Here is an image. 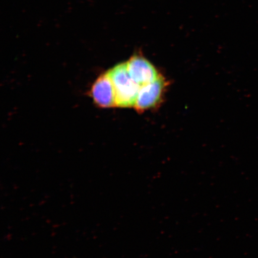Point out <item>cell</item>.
<instances>
[{"mask_svg": "<svg viewBox=\"0 0 258 258\" xmlns=\"http://www.w3.org/2000/svg\"><path fill=\"white\" fill-rule=\"evenodd\" d=\"M90 96L96 105L100 108L116 106L114 86L108 72L100 76L93 84Z\"/></svg>", "mask_w": 258, "mask_h": 258, "instance_id": "obj_4", "label": "cell"}, {"mask_svg": "<svg viewBox=\"0 0 258 258\" xmlns=\"http://www.w3.org/2000/svg\"><path fill=\"white\" fill-rule=\"evenodd\" d=\"M125 63L128 74L140 86L152 82L160 76L154 64L141 53L134 54Z\"/></svg>", "mask_w": 258, "mask_h": 258, "instance_id": "obj_3", "label": "cell"}, {"mask_svg": "<svg viewBox=\"0 0 258 258\" xmlns=\"http://www.w3.org/2000/svg\"><path fill=\"white\" fill-rule=\"evenodd\" d=\"M166 82L162 76L141 86L134 107L138 112L148 110L159 104L165 90Z\"/></svg>", "mask_w": 258, "mask_h": 258, "instance_id": "obj_2", "label": "cell"}, {"mask_svg": "<svg viewBox=\"0 0 258 258\" xmlns=\"http://www.w3.org/2000/svg\"><path fill=\"white\" fill-rule=\"evenodd\" d=\"M108 73L114 86L115 105L122 108L134 106L141 86L128 74L126 63L116 64Z\"/></svg>", "mask_w": 258, "mask_h": 258, "instance_id": "obj_1", "label": "cell"}]
</instances>
